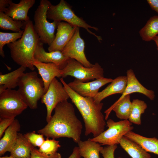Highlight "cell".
Returning a JSON list of instances; mask_svg holds the SVG:
<instances>
[{
    "mask_svg": "<svg viewBox=\"0 0 158 158\" xmlns=\"http://www.w3.org/2000/svg\"><path fill=\"white\" fill-rule=\"evenodd\" d=\"M20 125L18 120L15 119L6 129L0 140V155L7 152H10L16 141Z\"/></svg>",
    "mask_w": 158,
    "mask_h": 158,
    "instance_id": "18",
    "label": "cell"
},
{
    "mask_svg": "<svg viewBox=\"0 0 158 158\" xmlns=\"http://www.w3.org/2000/svg\"><path fill=\"white\" fill-rule=\"evenodd\" d=\"M61 147L59 142L55 139H49L47 138L42 145L39 147L38 151L46 155H49L56 153Z\"/></svg>",
    "mask_w": 158,
    "mask_h": 158,
    "instance_id": "30",
    "label": "cell"
},
{
    "mask_svg": "<svg viewBox=\"0 0 158 158\" xmlns=\"http://www.w3.org/2000/svg\"><path fill=\"white\" fill-rule=\"evenodd\" d=\"M132 102V108L128 120L132 123L140 125L141 115L145 112L147 105L144 101L138 99H133Z\"/></svg>",
    "mask_w": 158,
    "mask_h": 158,
    "instance_id": "28",
    "label": "cell"
},
{
    "mask_svg": "<svg viewBox=\"0 0 158 158\" xmlns=\"http://www.w3.org/2000/svg\"><path fill=\"white\" fill-rule=\"evenodd\" d=\"M132 106L130 95L125 96L120 100H117L111 107L105 111V118L107 120L111 111L115 112L116 116L120 119H129Z\"/></svg>",
    "mask_w": 158,
    "mask_h": 158,
    "instance_id": "20",
    "label": "cell"
},
{
    "mask_svg": "<svg viewBox=\"0 0 158 158\" xmlns=\"http://www.w3.org/2000/svg\"><path fill=\"white\" fill-rule=\"evenodd\" d=\"M32 145L24 137L18 133L16 143L10 152L15 158H31V147Z\"/></svg>",
    "mask_w": 158,
    "mask_h": 158,
    "instance_id": "24",
    "label": "cell"
},
{
    "mask_svg": "<svg viewBox=\"0 0 158 158\" xmlns=\"http://www.w3.org/2000/svg\"><path fill=\"white\" fill-rule=\"evenodd\" d=\"M117 158H122L121 157H117Z\"/></svg>",
    "mask_w": 158,
    "mask_h": 158,
    "instance_id": "40",
    "label": "cell"
},
{
    "mask_svg": "<svg viewBox=\"0 0 158 158\" xmlns=\"http://www.w3.org/2000/svg\"><path fill=\"white\" fill-rule=\"evenodd\" d=\"M106 126L108 127L106 130L91 140L101 145H117L123 137L134 128L132 123L128 120L115 122L109 119L106 122Z\"/></svg>",
    "mask_w": 158,
    "mask_h": 158,
    "instance_id": "7",
    "label": "cell"
},
{
    "mask_svg": "<svg viewBox=\"0 0 158 158\" xmlns=\"http://www.w3.org/2000/svg\"><path fill=\"white\" fill-rule=\"evenodd\" d=\"M117 147L116 145L107 146L101 150V153L104 158H114V153Z\"/></svg>",
    "mask_w": 158,
    "mask_h": 158,
    "instance_id": "33",
    "label": "cell"
},
{
    "mask_svg": "<svg viewBox=\"0 0 158 158\" xmlns=\"http://www.w3.org/2000/svg\"><path fill=\"white\" fill-rule=\"evenodd\" d=\"M40 41L30 20L25 22L21 37L16 41L7 44L11 56L17 64L33 71L35 67L32 63L36 46Z\"/></svg>",
    "mask_w": 158,
    "mask_h": 158,
    "instance_id": "3",
    "label": "cell"
},
{
    "mask_svg": "<svg viewBox=\"0 0 158 158\" xmlns=\"http://www.w3.org/2000/svg\"><path fill=\"white\" fill-rule=\"evenodd\" d=\"M51 4L48 0H40L35 12L33 17L34 28L40 41L49 46L55 38V31L58 22L53 21L50 23L47 20V12Z\"/></svg>",
    "mask_w": 158,
    "mask_h": 158,
    "instance_id": "6",
    "label": "cell"
},
{
    "mask_svg": "<svg viewBox=\"0 0 158 158\" xmlns=\"http://www.w3.org/2000/svg\"><path fill=\"white\" fill-rule=\"evenodd\" d=\"M25 22L13 19L4 13L0 12V28L15 32L22 31L24 29Z\"/></svg>",
    "mask_w": 158,
    "mask_h": 158,
    "instance_id": "27",
    "label": "cell"
},
{
    "mask_svg": "<svg viewBox=\"0 0 158 158\" xmlns=\"http://www.w3.org/2000/svg\"><path fill=\"white\" fill-rule=\"evenodd\" d=\"M54 110V114L47 124L37 133L49 138H71L78 143L81 140L83 125L73 105L66 101L58 104Z\"/></svg>",
    "mask_w": 158,
    "mask_h": 158,
    "instance_id": "1",
    "label": "cell"
},
{
    "mask_svg": "<svg viewBox=\"0 0 158 158\" xmlns=\"http://www.w3.org/2000/svg\"><path fill=\"white\" fill-rule=\"evenodd\" d=\"M126 75L127 83L126 88L118 100H121L127 95L135 92L143 94L150 100L154 99L155 97L154 92L152 90L147 89L140 83L132 69L127 71Z\"/></svg>",
    "mask_w": 158,
    "mask_h": 158,
    "instance_id": "17",
    "label": "cell"
},
{
    "mask_svg": "<svg viewBox=\"0 0 158 158\" xmlns=\"http://www.w3.org/2000/svg\"><path fill=\"white\" fill-rule=\"evenodd\" d=\"M11 0H0V12L4 13L8 7Z\"/></svg>",
    "mask_w": 158,
    "mask_h": 158,
    "instance_id": "35",
    "label": "cell"
},
{
    "mask_svg": "<svg viewBox=\"0 0 158 158\" xmlns=\"http://www.w3.org/2000/svg\"><path fill=\"white\" fill-rule=\"evenodd\" d=\"M0 158H15L10 155V156H6L3 157H0Z\"/></svg>",
    "mask_w": 158,
    "mask_h": 158,
    "instance_id": "39",
    "label": "cell"
},
{
    "mask_svg": "<svg viewBox=\"0 0 158 158\" xmlns=\"http://www.w3.org/2000/svg\"><path fill=\"white\" fill-rule=\"evenodd\" d=\"M18 86V93L28 107L36 109L38 101L44 94L43 82L37 73H24L20 79Z\"/></svg>",
    "mask_w": 158,
    "mask_h": 158,
    "instance_id": "4",
    "label": "cell"
},
{
    "mask_svg": "<svg viewBox=\"0 0 158 158\" xmlns=\"http://www.w3.org/2000/svg\"><path fill=\"white\" fill-rule=\"evenodd\" d=\"M69 95L61 83L55 78L51 83L48 89L41 99V102L46 108V120L48 122L51 118L53 111L59 103L67 101Z\"/></svg>",
    "mask_w": 158,
    "mask_h": 158,
    "instance_id": "10",
    "label": "cell"
},
{
    "mask_svg": "<svg viewBox=\"0 0 158 158\" xmlns=\"http://www.w3.org/2000/svg\"><path fill=\"white\" fill-rule=\"evenodd\" d=\"M142 40L150 41L158 34V16L151 17L139 32Z\"/></svg>",
    "mask_w": 158,
    "mask_h": 158,
    "instance_id": "26",
    "label": "cell"
},
{
    "mask_svg": "<svg viewBox=\"0 0 158 158\" xmlns=\"http://www.w3.org/2000/svg\"><path fill=\"white\" fill-rule=\"evenodd\" d=\"M24 30L19 32L12 33L0 32V55L4 58V52L3 50L4 46L13 42L20 38L23 33Z\"/></svg>",
    "mask_w": 158,
    "mask_h": 158,
    "instance_id": "29",
    "label": "cell"
},
{
    "mask_svg": "<svg viewBox=\"0 0 158 158\" xmlns=\"http://www.w3.org/2000/svg\"><path fill=\"white\" fill-rule=\"evenodd\" d=\"M35 1V0H20L16 4L11 0L4 13L14 20L27 22L30 20L28 16V11Z\"/></svg>",
    "mask_w": 158,
    "mask_h": 158,
    "instance_id": "16",
    "label": "cell"
},
{
    "mask_svg": "<svg viewBox=\"0 0 158 158\" xmlns=\"http://www.w3.org/2000/svg\"><path fill=\"white\" fill-rule=\"evenodd\" d=\"M60 79L70 98L82 115L85 123V135L92 134L93 137L98 136L104 130L106 124L101 112L103 103H97L93 97L80 95L69 87L63 78Z\"/></svg>",
    "mask_w": 158,
    "mask_h": 158,
    "instance_id": "2",
    "label": "cell"
},
{
    "mask_svg": "<svg viewBox=\"0 0 158 158\" xmlns=\"http://www.w3.org/2000/svg\"><path fill=\"white\" fill-rule=\"evenodd\" d=\"M15 118H4L0 119V138L2 137L6 129L13 122Z\"/></svg>",
    "mask_w": 158,
    "mask_h": 158,
    "instance_id": "34",
    "label": "cell"
},
{
    "mask_svg": "<svg viewBox=\"0 0 158 158\" xmlns=\"http://www.w3.org/2000/svg\"><path fill=\"white\" fill-rule=\"evenodd\" d=\"M153 40H154L156 43L157 47V49L158 51V36H156L153 39Z\"/></svg>",
    "mask_w": 158,
    "mask_h": 158,
    "instance_id": "38",
    "label": "cell"
},
{
    "mask_svg": "<svg viewBox=\"0 0 158 158\" xmlns=\"http://www.w3.org/2000/svg\"><path fill=\"white\" fill-rule=\"evenodd\" d=\"M37 69L44 85V92L47 90L52 80L56 77H61L62 70L53 63H45L35 59L32 63Z\"/></svg>",
    "mask_w": 158,
    "mask_h": 158,
    "instance_id": "15",
    "label": "cell"
},
{
    "mask_svg": "<svg viewBox=\"0 0 158 158\" xmlns=\"http://www.w3.org/2000/svg\"><path fill=\"white\" fill-rule=\"evenodd\" d=\"M31 158H61L60 154L56 152L49 155H46L40 152L38 149L32 145L31 147Z\"/></svg>",
    "mask_w": 158,
    "mask_h": 158,
    "instance_id": "32",
    "label": "cell"
},
{
    "mask_svg": "<svg viewBox=\"0 0 158 158\" xmlns=\"http://www.w3.org/2000/svg\"><path fill=\"white\" fill-rule=\"evenodd\" d=\"M34 57L35 59L42 63H53L61 70L66 66L70 59L64 56L61 52L59 51H46L43 47V44L40 41L36 46Z\"/></svg>",
    "mask_w": 158,
    "mask_h": 158,
    "instance_id": "14",
    "label": "cell"
},
{
    "mask_svg": "<svg viewBox=\"0 0 158 158\" xmlns=\"http://www.w3.org/2000/svg\"><path fill=\"white\" fill-rule=\"evenodd\" d=\"M28 107L17 90L6 89L0 93V119L15 118Z\"/></svg>",
    "mask_w": 158,
    "mask_h": 158,
    "instance_id": "9",
    "label": "cell"
},
{
    "mask_svg": "<svg viewBox=\"0 0 158 158\" xmlns=\"http://www.w3.org/2000/svg\"><path fill=\"white\" fill-rule=\"evenodd\" d=\"M139 145L147 152L158 155V139L144 137L131 131L124 136Z\"/></svg>",
    "mask_w": 158,
    "mask_h": 158,
    "instance_id": "21",
    "label": "cell"
},
{
    "mask_svg": "<svg viewBox=\"0 0 158 158\" xmlns=\"http://www.w3.org/2000/svg\"><path fill=\"white\" fill-rule=\"evenodd\" d=\"M85 43L80 35V27H77L73 35L61 52L66 57L76 60L84 66L91 68L94 64L91 63L85 56Z\"/></svg>",
    "mask_w": 158,
    "mask_h": 158,
    "instance_id": "11",
    "label": "cell"
},
{
    "mask_svg": "<svg viewBox=\"0 0 158 158\" xmlns=\"http://www.w3.org/2000/svg\"><path fill=\"white\" fill-rule=\"evenodd\" d=\"M26 68L20 66L9 73L0 74V93L6 89H12L18 86L20 79Z\"/></svg>",
    "mask_w": 158,
    "mask_h": 158,
    "instance_id": "22",
    "label": "cell"
},
{
    "mask_svg": "<svg viewBox=\"0 0 158 158\" xmlns=\"http://www.w3.org/2000/svg\"><path fill=\"white\" fill-rule=\"evenodd\" d=\"M68 158H81L78 147H75L71 154Z\"/></svg>",
    "mask_w": 158,
    "mask_h": 158,
    "instance_id": "37",
    "label": "cell"
},
{
    "mask_svg": "<svg viewBox=\"0 0 158 158\" xmlns=\"http://www.w3.org/2000/svg\"><path fill=\"white\" fill-rule=\"evenodd\" d=\"M61 70L62 78L70 76L85 82L104 77L103 69L97 62L93 67L87 68L75 60L69 59L66 66Z\"/></svg>",
    "mask_w": 158,
    "mask_h": 158,
    "instance_id": "8",
    "label": "cell"
},
{
    "mask_svg": "<svg viewBox=\"0 0 158 158\" xmlns=\"http://www.w3.org/2000/svg\"><path fill=\"white\" fill-rule=\"evenodd\" d=\"M77 27L67 22H58L55 38L48 48L49 52H61L73 35Z\"/></svg>",
    "mask_w": 158,
    "mask_h": 158,
    "instance_id": "13",
    "label": "cell"
},
{
    "mask_svg": "<svg viewBox=\"0 0 158 158\" xmlns=\"http://www.w3.org/2000/svg\"><path fill=\"white\" fill-rule=\"evenodd\" d=\"M80 155L84 158H100L99 153L103 148L101 145L89 138L80 140L78 143Z\"/></svg>",
    "mask_w": 158,
    "mask_h": 158,
    "instance_id": "25",
    "label": "cell"
},
{
    "mask_svg": "<svg viewBox=\"0 0 158 158\" xmlns=\"http://www.w3.org/2000/svg\"><path fill=\"white\" fill-rule=\"evenodd\" d=\"M147 1L151 8L158 13V0H147Z\"/></svg>",
    "mask_w": 158,
    "mask_h": 158,
    "instance_id": "36",
    "label": "cell"
},
{
    "mask_svg": "<svg viewBox=\"0 0 158 158\" xmlns=\"http://www.w3.org/2000/svg\"><path fill=\"white\" fill-rule=\"evenodd\" d=\"M24 135L29 142L34 147H40L45 140L43 134H37L35 131L26 133Z\"/></svg>",
    "mask_w": 158,
    "mask_h": 158,
    "instance_id": "31",
    "label": "cell"
},
{
    "mask_svg": "<svg viewBox=\"0 0 158 158\" xmlns=\"http://www.w3.org/2000/svg\"><path fill=\"white\" fill-rule=\"evenodd\" d=\"M113 79L103 77L91 82H83L75 79L67 84L69 87L80 95L94 98L102 87L111 83Z\"/></svg>",
    "mask_w": 158,
    "mask_h": 158,
    "instance_id": "12",
    "label": "cell"
},
{
    "mask_svg": "<svg viewBox=\"0 0 158 158\" xmlns=\"http://www.w3.org/2000/svg\"><path fill=\"white\" fill-rule=\"evenodd\" d=\"M47 19L58 22L64 21L76 27H82L86 29L87 32L96 37L99 42L102 40V37L92 32L89 28H92L96 31L98 29L87 23L82 18L77 16L72 10L71 6L64 0H61L56 5L51 3L47 14Z\"/></svg>",
    "mask_w": 158,
    "mask_h": 158,
    "instance_id": "5",
    "label": "cell"
},
{
    "mask_svg": "<svg viewBox=\"0 0 158 158\" xmlns=\"http://www.w3.org/2000/svg\"><path fill=\"white\" fill-rule=\"evenodd\" d=\"M119 144L132 158H151V155L139 145L125 136Z\"/></svg>",
    "mask_w": 158,
    "mask_h": 158,
    "instance_id": "23",
    "label": "cell"
},
{
    "mask_svg": "<svg viewBox=\"0 0 158 158\" xmlns=\"http://www.w3.org/2000/svg\"><path fill=\"white\" fill-rule=\"evenodd\" d=\"M127 83V76L117 77L104 89L99 92L94 99L97 103H99L104 98L116 94H122L126 88Z\"/></svg>",
    "mask_w": 158,
    "mask_h": 158,
    "instance_id": "19",
    "label": "cell"
}]
</instances>
